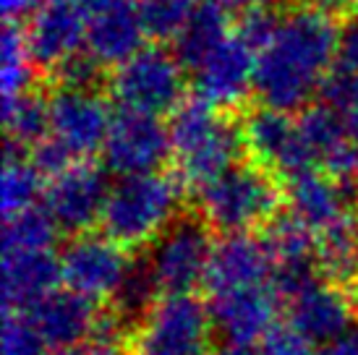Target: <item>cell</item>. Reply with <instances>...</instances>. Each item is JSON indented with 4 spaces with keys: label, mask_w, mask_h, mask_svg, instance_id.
<instances>
[{
    "label": "cell",
    "mask_w": 358,
    "mask_h": 355,
    "mask_svg": "<svg viewBox=\"0 0 358 355\" xmlns=\"http://www.w3.org/2000/svg\"><path fill=\"white\" fill-rule=\"evenodd\" d=\"M335 13L303 3L282 13L275 37L257 55L254 94L264 108L293 113L322 92L338 55Z\"/></svg>",
    "instance_id": "cell-1"
},
{
    "label": "cell",
    "mask_w": 358,
    "mask_h": 355,
    "mask_svg": "<svg viewBox=\"0 0 358 355\" xmlns=\"http://www.w3.org/2000/svg\"><path fill=\"white\" fill-rule=\"evenodd\" d=\"M173 159L183 186L201 188L241 154L243 131L201 97L183 99L170 118Z\"/></svg>",
    "instance_id": "cell-2"
},
{
    "label": "cell",
    "mask_w": 358,
    "mask_h": 355,
    "mask_svg": "<svg viewBox=\"0 0 358 355\" xmlns=\"http://www.w3.org/2000/svg\"><path fill=\"white\" fill-rule=\"evenodd\" d=\"M183 183L176 175L147 173L120 178L110 188L100 225L105 236L123 248H139L157 240L178 215Z\"/></svg>",
    "instance_id": "cell-3"
},
{
    "label": "cell",
    "mask_w": 358,
    "mask_h": 355,
    "mask_svg": "<svg viewBox=\"0 0 358 355\" xmlns=\"http://www.w3.org/2000/svg\"><path fill=\"white\" fill-rule=\"evenodd\" d=\"M280 194L275 178L259 162H233L217 178L196 188L199 217L225 236L249 233L278 217Z\"/></svg>",
    "instance_id": "cell-4"
},
{
    "label": "cell",
    "mask_w": 358,
    "mask_h": 355,
    "mask_svg": "<svg viewBox=\"0 0 358 355\" xmlns=\"http://www.w3.org/2000/svg\"><path fill=\"white\" fill-rule=\"evenodd\" d=\"M183 63L176 52H168L159 45L141 48L113 73V97L123 110L165 115L176 113L186 94Z\"/></svg>",
    "instance_id": "cell-5"
},
{
    "label": "cell",
    "mask_w": 358,
    "mask_h": 355,
    "mask_svg": "<svg viewBox=\"0 0 358 355\" xmlns=\"http://www.w3.org/2000/svg\"><path fill=\"white\" fill-rule=\"evenodd\" d=\"M209 332V308L194 293L162 296L141 319L131 355H207Z\"/></svg>",
    "instance_id": "cell-6"
},
{
    "label": "cell",
    "mask_w": 358,
    "mask_h": 355,
    "mask_svg": "<svg viewBox=\"0 0 358 355\" xmlns=\"http://www.w3.org/2000/svg\"><path fill=\"white\" fill-rule=\"evenodd\" d=\"M215 243L201 217H178L155 240L150 254L152 272L162 296L194 293L207 280Z\"/></svg>",
    "instance_id": "cell-7"
},
{
    "label": "cell",
    "mask_w": 358,
    "mask_h": 355,
    "mask_svg": "<svg viewBox=\"0 0 358 355\" xmlns=\"http://www.w3.org/2000/svg\"><path fill=\"white\" fill-rule=\"evenodd\" d=\"M102 152L108 168L120 178L159 173L173 154L170 129L159 123V115L120 108L113 115Z\"/></svg>",
    "instance_id": "cell-8"
},
{
    "label": "cell",
    "mask_w": 358,
    "mask_h": 355,
    "mask_svg": "<svg viewBox=\"0 0 358 355\" xmlns=\"http://www.w3.org/2000/svg\"><path fill=\"white\" fill-rule=\"evenodd\" d=\"M280 306H285V300L272 280L209 296L207 303L212 329L233 347L259 345L278 326Z\"/></svg>",
    "instance_id": "cell-9"
},
{
    "label": "cell",
    "mask_w": 358,
    "mask_h": 355,
    "mask_svg": "<svg viewBox=\"0 0 358 355\" xmlns=\"http://www.w3.org/2000/svg\"><path fill=\"white\" fill-rule=\"evenodd\" d=\"M243 144L254 154V162L264 165L269 173H278L285 180L314 170V157L301 136L299 120H290V113L272 108L249 110L241 123Z\"/></svg>",
    "instance_id": "cell-10"
},
{
    "label": "cell",
    "mask_w": 358,
    "mask_h": 355,
    "mask_svg": "<svg viewBox=\"0 0 358 355\" xmlns=\"http://www.w3.org/2000/svg\"><path fill=\"white\" fill-rule=\"evenodd\" d=\"M129 256L123 246H118L108 236H84L73 238L66 251L60 254V275L63 285L92 298H113L118 293L123 277L129 272Z\"/></svg>",
    "instance_id": "cell-11"
},
{
    "label": "cell",
    "mask_w": 358,
    "mask_h": 355,
    "mask_svg": "<svg viewBox=\"0 0 358 355\" xmlns=\"http://www.w3.org/2000/svg\"><path fill=\"white\" fill-rule=\"evenodd\" d=\"M110 123V108L97 89L60 87L52 92L50 136L66 144L76 159L92 157L105 147Z\"/></svg>",
    "instance_id": "cell-12"
},
{
    "label": "cell",
    "mask_w": 358,
    "mask_h": 355,
    "mask_svg": "<svg viewBox=\"0 0 358 355\" xmlns=\"http://www.w3.org/2000/svg\"><path fill=\"white\" fill-rule=\"evenodd\" d=\"M87 16V52L105 66L126 63L147 37L139 0H81Z\"/></svg>",
    "instance_id": "cell-13"
},
{
    "label": "cell",
    "mask_w": 358,
    "mask_h": 355,
    "mask_svg": "<svg viewBox=\"0 0 358 355\" xmlns=\"http://www.w3.org/2000/svg\"><path fill=\"white\" fill-rule=\"evenodd\" d=\"M108 194L105 173L90 162H76L50 180L45 191V209L63 233L84 236L94 222L102 219Z\"/></svg>",
    "instance_id": "cell-14"
},
{
    "label": "cell",
    "mask_w": 358,
    "mask_h": 355,
    "mask_svg": "<svg viewBox=\"0 0 358 355\" xmlns=\"http://www.w3.org/2000/svg\"><path fill=\"white\" fill-rule=\"evenodd\" d=\"M31 60L37 68L55 71L87 45V16L81 0H42L27 29Z\"/></svg>",
    "instance_id": "cell-15"
},
{
    "label": "cell",
    "mask_w": 358,
    "mask_h": 355,
    "mask_svg": "<svg viewBox=\"0 0 358 355\" xmlns=\"http://www.w3.org/2000/svg\"><path fill=\"white\" fill-rule=\"evenodd\" d=\"M288 326L296 329L308 345L329 342L353 326L350 298L329 280H311L306 287L285 300Z\"/></svg>",
    "instance_id": "cell-16"
},
{
    "label": "cell",
    "mask_w": 358,
    "mask_h": 355,
    "mask_svg": "<svg viewBox=\"0 0 358 355\" xmlns=\"http://www.w3.org/2000/svg\"><path fill=\"white\" fill-rule=\"evenodd\" d=\"M257 52L241 40L236 29L194 71L196 97L215 105L217 110H230L241 105L254 89Z\"/></svg>",
    "instance_id": "cell-17"
},
{
    "label": "cell",
    "mask_w": 358,
    "mask_h": 355,
    "mask_svg": "<svg viewBox=\"0 0 358 355\" xmlns=\"http://www.w3.org/2000/svg\"><path fill=\"white\" fill-rule=\"evenodd\" d=\"M272 272H275V264L264 240L251 238L249 233H233L215 243L204 287L209 296H217L238 287L269 282Z\"/></svg>",
    "instance_id": "cell-18"
},
{
    "label": "cell",
    "mask_w": 358,
    "mask_h": 355,
    "mask_svg": "<svg viewBox=\"0 0 358 355\" xmlns=\"http://www.w3.org/2000/svg\"><path fill=\"white\" fill-rule=\"evenodd\" d=\"M24 314L34 321V326L48 340V345L55 350L87 342L100 319L94 300L81 293H73L69 287L52 290L50 296H45Z\"/></svg>",
    "instance_id": "cell-19"
},
{
    "label": "cell",
    "mask_w": 358,
    "mask_h": 355,
    "mask_svg": "<svg viewBox=\"0 0 358 355\" xmlns=\"http://www.w3.org/2000/svg\"><path fill=\"white\" fill-rule=\"evenodd\" d=\"M63 282L52 251H3V311H27Z\"/></svg>",
    "instance_id": "cell-20"
},
{
    "label": "cell",
    "mask_w": 358,
    "mask_h": 355,
    "mask_svg": "<svg viewBox=\"0 0 358 355\" xmlns=\"http://www.w3.org/2000/svg\"><path fill=\"white\" fill-rule=\"evenodd\" d=\"M288 201L290 212L299 219H303L317 236L353 215L350 209L356 207L353 196L335 178H329L327 173H317V170H306L301 175L290 178Z\"/></svg>",
    "instance_id": "cell-21"
},
{
    "label": "cell",
    "mask_w": 358,
    "mask_h": 355,
    "mask_svg": "<svg viewBox=\"0 0 358 355\" xmlns=\"http://www.w3.org/2000/svg\"><path fill=\"white\" fill-rule=\"evenodd\" d=\"M230 34L233 29L228 6L222 0H201L189 24L176 37V55L183 63V68L194 73Z\"/></svg>",
    "instance_id": "cell-22"
},
{
    "label": "cell",
    "mask_w": 358,
    "mask_h": 355,
    "mask_svg": "<svg viewBox=\"0 0 358 355\" xmlns=\"http://www.w3.org/2000/svg\"><path fill=\"white\" fill-rule=\"evenodd\" d=\"M317 266L335 285L356 282L358 277V217L348 215L317 236Z\"/></svg>",
    "instance_id": "cell-23"
},
{
    "label": "cell",
    "mask_w": 358,
    "mask_h": 355,
    "mask_svg": "<svg viewBox=\"0 0 358 355\" xmlns=\"http://www.w3.org/2000/svg\"><path fill=\"white\" fill-rule=\"evenodd\" d=\"M262 240H264L275 266L317 264V233L293 212L269 219L264 225Z\"/></svg>",
    "instance_id": "cell-24"
},
{
    "label": "cell",
    "mask_w": 358,
    "mask_h": 355,
    "mask_svg": "<svg viewBox=\"0 0 358 355\" xmlns=\"http://www.w3.org/2000/svg\"><path fill=\"white\" fill-rule=\"evenodd\" d=\"M3 120H6L8 144L31 149L42 138L50 136V99L29 89L16 99L3 102Z\"/></svg>",
    "instance_id": "cell-25"
},
{
    "label": "cell",
    "mask_w": 358,
    "mask_h": 355,
    "mask_svg": "<svg viewBox=\"0 0 358 355\" xmlns=\"http://www.w3.org/2000/svg\"><path fill=\"white\" fill-rule=\"evenodd\" d=\"M42 194V175L31 165V159L24 157V149L8 144L6 147V165H3V180H0V207L3 217L8 219L19 212L37 207Z\"/></svg>",
    "instance_id": "cell-26"
},
{
    "label": "cell",
    "mask_w": 358,
    "mask_h": 355,
    "mask_svg": "<svg viewBox=\"0 0 358 355\" xmlns=\"http://www.w3.org/2000/svg\"><path fill=\"white\" fill-rule=\"evenodd\" d=\"M299 129L311 157L319 165H324L335 152H340L353 138L343 115L329 105H311L303 110V115L299 118Z\"/></svg>",
    "instance_id": "cell-27"
},
{
    "label": "cell",
    "mask_w": 358,
    "mask_h": 355,
    "mask_svg": "<svg viewBox=\"0 0 358 355\" xmlns=\"http://www.w3.org/2000/svg\"><path fill=\"white\" fill-rule=\"evenodd\" d=\"M0 60H3V68H0L3 102L29 92L31 71L37 66H34L29 45H27V31H21V27H16V21H6L3 40H0Z\"/></svg>",
    "instance_id": "cell-28"
},
{
    "label": "cell",
    "mask_w": 358,
    "mask_h": 355,
    "mask_svg": "<svg viewBox=\"0 0 358 355\" xmlns=\"http://www.w3.org/2000/svg\"><path fill=\"white\" fill-rule=\"evenodd\" d=\"M60 227L42 207H31L6 219L3 227V251H52Z\"/></svg>",
    "instance_id": "cell-29"
},
{
    "label": "cell",
    "mask_w": 358,
    "mask_h": 355,
    "mask_svg": "<svg viewBox=\"0 0 358 355\" xmlns=\"http://www.w3.org/2000/svg\"><path fill=\"white\" fill-rule=\"evenodd\" d=\"M162 293L157 285V277L152 272L150 259H139V261H131L129 272L120 282L118 293L113 296L115 300V314L120 319H136V316L150 314L155 303H157V296Z\"/></svg>",
    "instance_id": "cell-30"
},
{
    "label": "cell",
    "mask_w": 358,
    "mask_h": 355,
    "mask_svg": "<svg viewBox=\"0 0 358 355\" xmlns=\"http://www.w3.org/2000/svg\"><path fill=\"white\" fill-rule=\"evenodd\" d=\"M201 0H139L147 37L155 42L176 40Z\"/></svg>",
    "instance_id": "cell-31"
},
{
    "label": "cell",
    "mask_w": 358,
    "mask_h": 355,
    "mask_svg": "<svg viewBox=\"0 0 358 355\" xmlns=\"http://www.w3.org/2000/svg\"><path fill=\"white\" fill-rule=\"evenodd\" d=\"M3 355H50V345L24 311L3 314Z\"/></svg>",
    "instance_id": "cell-32"
},
{
    "label": "cell",
    "mask_w": 358,
    "mask_h": 355,
    "mask_svg": "<svg viewBox=\"0 0 358 355\" xmlns=\"http://www.w3.org/2000/svg\"><path fill=\"white\" fill-rule=\"evenodd\" d=\"M280 19H282V13L272 10L269 6L249 8V10H243V16H241L238 24H236V34L259 55L262 50L267 48V42L275 37V31H278V27H280Z\"/></svg>",
    "instance_id": "cell-33"
},
{
    "label": "cell",
    "mask_w": 358,
    "mask_h": 355,
    "mask_svg": "<svg viewBox=\"0 0 358 355\" xmlns=\"http://www.w3.org/2000/svg\"><path fill=\"white\" fill-rule=\"evenodd\" d=\"M29 159H31V165L37 168V173H40L42 178H50V180L79 162V159L73 157V152H71L66 144H60L55 136H48V138H42L40 144H34V147L29 149Z\"/></svg>",
    "instance_id": "cell-34"
},
{
    "label": "cell",
    "mask_w": 358,
    "mask_h": 355,
    "mask_svg": "<svg viewBox=\"0 0 358 355\" xmlns=\"http://www.w3.org/2000/svg\"><path fill=\"white\" fill-rule=\"evenodd\" d=\"M100 63L92 58L90 52L87 55H73L69 58L63 66L52 71L55 79L60 81V87H71V89H97L100 84Z\"/></svg>",
    "instance_id": "cell-35"
},
{
    "label": "cell",
    "mask_w": 358,
    "mask_h": 355,
    "mask_svg": "<svg viewBox=\"0 0 358 355\" xmlns=\"http://www.w3.org/2000/svg\"><path fill=\"white\" fill-rule=\"evenodd\" d=\"M259 355H314L306 340L290 329V326H275L262 342L257 345Z\"/></svg>",
    "instance_id": "cell-36"
},
{
    "label": "cell",
    "mask_w": 358,
    "mask_h": 355,
    "mask_svg": "<svg viewBox=\"0 0 358 355\" xmlns=\"http://www.w3.org/2000/svg\"><path fill=\"white\" fill-rule=\"evenodd\" d=\"M335 71L358 76V24H348L340 31L338 55H335Z\"/></svg>",
    "instance_id": "cell-37"
},
{
    "label": "cell",
    "mask_w": 358,
    "mask_h": 355,
    "mask_svg": "<svg viewBox=\"0 0 358 355\" xmlns=\"http://www.w3.org/2000/svg\"><path fill=\"white\" fill-rule=\"evenodd\" d=\"M50 355H123V345L120 342H110V340H100V337H90L87 342L71 347H60Z\"/></svg>",
    "instance_id": "cell-38"
},
{
    "label": "cell",
    "mask_w": 358,
    "mask_h": 355,
    "mask_svg": "<svg viewBox=\"0 0 358 355\" xmlns=\"http://www.w3.org/2000/svg\"><path fill=\"white\" fill-rule=\"evenodd\" d=\"M314 355H358V324L345 329V332L338 335L335 340L317 345Z\"/></svg>",
    "instance_id": "cell-39"
},
{
    "label": "cell",
    "mask_w": 358,
    "mask_h": 355,
    "mask_svg": "<svg viewBox=\"0 0 358 355\" xmlns=\"http://www.w3.org/2000/svg\"><path fill=\"white\" fill-rule=\"evenodd\" d=\"M335 110L343 115V120H345V126H348V131H350V136L358 141V87L353 89Z\"/></svg>",
    "instance_id": "cell-40"
},
{
    "label": "cell",
    "mask_w": 358,
    "mask_h": 355,
    "mask_svg": "<svg viewBox=\"0 0 358 355\" xmlns=\"http://www.w3.org/2000/svg\"><path fill=\"white\" fill-rule=\"evenodd\" d=\"M0 6H3L6 21H19L27 13H34V10L40 8L42 0H0Z\"/></svg>",
    "instance_id": "cell-41"
},
{
    "label": "cell",
    "mask_w": 358,
    "mask_h": 355,
    "mask_svg": "<svg viewBox=\"0 0 358 355\" xmlns=\"http://www.w3.org/2000/svg\"><path fill=\"white\" fill-rule=\"evenodd\" d=\"M356 3H358V0H317V6L327 8L329 13H340V10L356 8Z\"/></svg>",
    "instance_id": "cell-42"
},
{
    "label": "cell",
    "mask_w": 358,
    "mask_h": 355,
    "mask_svg": "<svg viewBox=\"0 0 358 355\" xmlns=\"http://www.w3.org/2000/svg\"><path fill=\"white\" fill-rule=\"evenodd\" d=\"M228 8H241V10H249V8H259V6H272V0H222Z\"/></svg>",
    "instance_id": "cell-43"
},
{
    "label": "cell",
    "mask_w": 358,
    "mask_h": 355,
    "mask_svg": "<svg viewBox=\"0 0 358 355\" xmlns=\"http://www.w3.org/2000/svg\"><path fill=\"white\" fill-rule=\"evenodd\" d=\"M222 355H259L257 353V345H246V347H233V345H225Z\"/></svg>",
    "instance_id": "cell-44"
},
{
    "label": "cell",
    "mask_w": 358,
    "mask_h": 355,
    "mask_svg": "<svg viewBox=\"0 0 358 355\" xmlns=\"http://www.w3.org/2000/svg\"><path fill=\"white\" fill-rule=\"evenodd\" d=\"M356 10H358V3H356Z\"/></svg>",
    "instance_id": "cell-45"
}]
</instances>
